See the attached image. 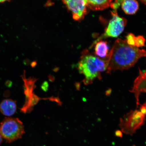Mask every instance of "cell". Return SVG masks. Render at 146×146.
<instances>
[{
  "label": "cell",
  "mask_w": 146,
  "mask_h": 146,
  "mask_svg": "<svg viewBox=\"0 0 146 146\" xmlns=\"http://www.w3.org/2000/svg\"><path fill=\"white\" fill-rule=\"evenodd\" d=\"M146 54L145 50L129 45L125 39H118L106 58L107 73L129 69L134 66L140 58L145 56Z\"/></svg>",
  "instance_id": "obj_1"
},
{
  "label": "cell",
  "mask_w": 146,
  "mask_h": 146,
  "mask_svg": "<svg viewBox=\"0 0 146 146\" xmlns=\"http://www.w3.org/2000/svg\"><path fill=\"white\" fill-rule=\"evenodd\" d=\"M107 67L106 59L95 56L87 49L82 52L78 65L79 72L85 76L83 82L86 85L92 84L96 78L101 80V72L107 70Z\"/></svg>",
  "instance_id": "obj_2"
},
{
  "label": "cell",
  "mask_w": 146,
  "mask_h": 146,
  "mask_svg": "<svg viewBox=\"0 0 146 146\" xmlns=\"http://www.w3.org/2000/svg\"><path fill=\"white\" fill-rule=\"evenodd\" d=\"M25 133L23 123L18 118L5 117L0 124V134L8 143L20 139Z\"/></svg>",
  "instance_id": "obj_3"
},
{
  "label": "cell",
  "mask_w": 146,
  "mask_h": 146,
  "mask_svg": "<svg viewBox=\"0 0 146 146\" xmlns=\"http://www.w3.org/2000/svg\"><path fill=\"white\" fill-rule=\"evenodd\" d=\"M145 117V115L140 110H131L120 119L119 126L121 132L133 135L144 125Z\"/></svg>",
  "instance_id": "obj_4"
},
{
  "label": "cell",
  "mask_w": 146,
  "mask_h": 146,
  "mask_svg": "<svg viewBox=\"0 0 146 146\" xmlns=\"http://www.w3.org/2000/svg\"><path fill=\"white\" fill-rule=\"evenodd\" d=\"M112 19L106 28L104 33L95 41L93 46L100 40L108 37L116 38L123 32L127 23V20L125 18L118 15L117 12H111Z\"/></svg>",
  "instance_id": "obj_5"
},
{
  "label": "cell",
  "mask_w": 146,
  "mask_h": 146,
  "mask_svg": "<svg viewBox=\"0 0 146 146\" xmlns=\"http://www.w3.org/2000/svg\"><path fill=\"white\" fill-rule=\"evenodd\" d=\"M68 11L72 13L73 19L76 21L83 20L87 14L86 0L63 1Z\"/></svg>",
  "instance_id": "obj_6"
},
{
  "label": "cell",
  "mask_w": 146,
  "mask_h": 146,
  "mask_svg": "<svg viewBox=\"0 0 146 146\" xmlns=\"http://www.w3.org/2000/svg\"><path fill=\"white\" fill-rule=\"evenodd\" d=\"M139 70V75L135 80L134 85L130 92L134 93L136 100L137 107L140 105L139 96L141 93L146 92V72Z\"/></svg>",
  "instance_id": "obj_7"
},
{
  "label": "cell",
  "mask_w": 146,
  "mask_h": 146,
  "mask_svg": "<svg viewBox=\"0 0 146 146\" xmlns=\"http://www.w3.org/2000/svg\"><path fill=\"white\" fill-rule=\"evenodd\" d=\"M17 110L16 102L10 99H5L0 104V111L3 115L11 116L15 113Z\"/></svg>",
  "instance_id": "obj_8"
},
{
  "label": "cell",
  "mask_w": 146,
  "mask_h": 146,
  "mask_svg": "<svg viewBox=\"0 0 146 146\" xmlns=\"http://www.w3.org/2000/svg\"><path fill=\"white\" fill-rule=\"evenodd\" d=\"M112 1L102 0V1H89L86 0L88 8L94 11L102 10L108 8Z\"/></svg>",
  "instance_id": "obj_9"
},
{
  "label": "cell",
  "mask_w": 146,
  "mask_h": 146,
  "mask_svg": "<svg viewBox=\"0 0 146 146\" xmlns=\"http://www.w3.org/2000/svg\"><path fill=\"white\" fill-rule=\"evenodd\" d=\"M121 5L122 9L126 14H135L138 10V3L134 0L122 1Z\"/></svg>",
  "instance_id": "obj_10"
},
{
  "label": "cell",
  "mask_w": 146,
  "mask_h": 146,
  "mask_svg": "<svg viewBox=\"0 0 146 146\" xmlns=\"http://www.w3.org/2000/svg\"><path fill=\"white\" fill-rule=\"evenodd\" d=\"M95 54L100 58H106L108 55L109 47L106 42L100 41L96 43Z\"/></svg>",
  "instance_id": "obj_11"
},
{
  "label": "cell",
  "mask_w": 146,
  "mask_h": 146,
  "mask_svg": "<svg viewBox=\"0 0 146 146\" xmlns=\"http://www.w3.org/2000/svg\"><path fill=\"white\" fill-rule=\"evenodd\" d=\"M135 46L139 47L145 46V39L143 36H136L135 38Z\"/></svg>",
  "instance_id": "obj_12"
},
{
  "label": "cell",
  "mask_w": 146,
  "mask_h": 146,
  "mask_svg": "<svg viewBox=\"0 0 146 146\" xmlns=\"http://www.w3.org/2000/svg\"><path fill=\"white\" fill-rule=\"evenodd\" d=\"M135 38L136 36L134 34L130 33L128 35L125 40L129 45L135 46Z\"/></svg>",
  "instance_id": "obj_13"
},
{
  "label": "cell",
  "mask_w": 146,
  "mask_h": 146,
  "mask_svg": "<svg viewBox=\"0 0 146 146\" xmlns=\"http://www.w3.org/2000/svg\"><path fill=\"white\" fill-rule=\"evenodd\" d=\"M122 1H116L114 3H111L110 5L111 8L113 9L114 12H117V9L121 4Z\"/></svg>",
  "instance_id": "obj_14"
},
{
  "label": "cell",
  "mask_w": 146,
  "mask_h": 146,
  "mask_svg": "<svg viewBox=\"0 0 146 146\" xmlns=\"http://www.w3.org/2000/svg\"><path fill=\"white\" fill-rule=\"evenodd\" d=\"M146 103L143 104V105L140 106V111L141 112L142 114L145 115L146 113Z\"/></svg>",
  "instance_id": "obj_15"
},
{
  "label": "cell",
  "mask_w": 146,
  "mask_h": 146,
  "mask_svg": "<svg viewBox=\"0 0 146 146\" xmlns=\"http://www.w3.org/2000/svg\"><path fill=\"white\" fill-rule=\"evenodd\" d=\"M115 135L119 137L122 138L123 137V133L120 130L116 131L115 132Z\"/></svg>",
  "instance_id": "obj_16"
},
{
  "label": "cell",
  "mask_w": 146,
  "mask_h": 146,
  "mask_svg": "<svg viewBox=\"0 0 146 146\" xmlns=\"http://www.w3.org/2000/svg\"><path fill=\"white\" fill-rule=\"evenodd\" d=\"M2 138V137L1 134H0V145H1V144L2 143V142L3 141Z\"/></svg>",
  "instance_id": "obj_17"
},
{
  "label": "cell",
  "mask_w": 146,
  "mask_h": 146,
  "mask_svg": "<svg viewBox=\"0 0 146 146\" xmlns=\"http://www.w3.org/2000/svg\"><path fill=\"white\" fill-rule=\"evenodd\" d=\"M6 1H0V3H3Z\"/></svg>",
  "instance_id": "obj_18"
}]
</instances>
